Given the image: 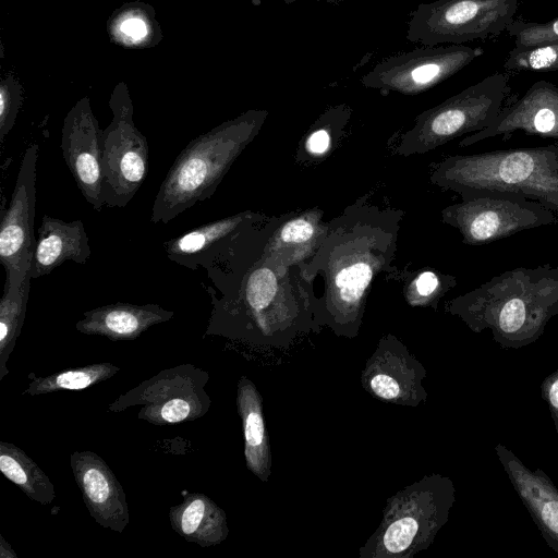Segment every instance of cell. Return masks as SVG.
Listing matches in <instances>:
<instances>
[{"label": "cell", "mask_w": 558, "mask_h": 558, "mask_svg": "<svg viewBox=\"0 0 558 558\" xmlns=\"http://www.w3.org/2000/svg\"><path fill=\"white\" fill-rule=\"evenodd\" d=\"M264 219L207 276L220 296L210 293L213 310L205 335L288 349L299 336L318 333L322 327L302 267L288 265L267 250Z\"/></svg>", "instance_id": "cell-1"}, {"label": "cell", "mask_w": 558, "mask_h": 558, "mask_svg": "<svg viewBox=\"0 0 558 558\" xmlns=\"http://www.w3.org/2000/svg\"><path fill=\"white\" fill-rule=\"evenodd\" d=\"M401 218V211L360 201L328 222L316 253L302 266L308 284L317 277L323 283L314 301L320 327L349 339L359 335L371 284L395 257Z\"/></svg>", "instance_id": "cell-2"}, {"label": "cell", "mask_w": 558, "mask_h": 558, "mask_svg": "<svg viewBox=\"0 0 558 558\" xmlns=\"http://www.w3.org/2000/svg\"><path fill=\"white\" fill-rule=\"evenodd\" d=\"M472 331L489 330L502 349H521L558 315V266L517 267L494 276L446 305Z\"/></svg>", "instance_id": "cell-3"}, {"label": "cell", "mask_w": 558, "mask_h": 558, "mask_svg": "<svg viewBox=\"0 0 558 558\" xmlns=\"http://www.w3.org/2000/svg\"><path fill=\"white\" fill-rule=\"evenodd\" d=\"M268 112L252 110L192 140L174 159L155 196L149 221L168 223L210 198L255 138Z\"/></svg>", "instance_id": "cell-4"}, {"label": "cell", "mask_w": 558, "mask_h": 558, "mask_svg": "<svg viewBox=\"0 0 558 558\" xmlns=\"http://www.w3.org/2000/svg\"><path fill=\"white\" fill-rule=\"evenodd\" d=\"M430 182L459 195L474 190L520 194L558 214V144L449 156Z\"/></svg>", "instance_id": "cell-5"}, {"label": "cell", "mask_w": 558, "mask_h": 558, "mask_svg": "<svg viewBox=\"0 0 558 558\" xmlns=\"http://www.w3.org/2000/svg\"><path fill=\"white\" fill-rule=\"evenodd\" d=\"M456 501L450 477L425 475L386 500L383 519L360 558H412L427 549L447 523Z\"/></svg>", "instance_id": "cell-6"}, {"label": "cell", "mask_w": 558, "mask_h": 558, "mask_svg": "<svg viewBox=\"0 0 558 558\" xmlns=\"http://www.w3.org/2000/svg\"><path fill=\"white\" fill-rule=\"evenodd\" d=\"M509 90L507 75L496 72L423 111L400 136L396 154H425L453 138L484 130L498 117Z\"/></svg>", "instance_id": "cell-7"}, {"label": "cell", "mask_w": 558, "mask_h": 558, "mask_svg": "<svg viewBox=\"0 0 558 558\" xmlns=\"http://www.w3.org/2000/svg\"><path fill=\"white\" fill-rule=\"evenodd\" d=\"M460 196V203L441 210V219L469 245L488 244L557 221V213L520 194L474 190Z\"/></svg>", "instance_id": "cell-8"}, {"label": "cell", "mask_w": 558, "mask_h": 558, "mask_svg": "<svg viewBox=\"0 0 558 558\" xmlns=\"http://www.w3.org/2000/svg\"><path fill=\"white\" fill-rule=\"evenodd\" d=\"M518 0H435L418 4L408 20L405 38L422 46L464 45L506 31Z\"/></svg>", "instance_id": "cell-9"}, {"label": "cell", "mask_w": 558, "mask_h": 558, "mask_svg": "<svg viewBox=\"0 0 558 558\" xmlns=\"http://www.w3.org/2000/svg\"><path fill=\"white\" fill-rule=\"evenodd\" d=\"M209 373L192 364L160 371L108 405L109 412L140 407L137 417L156 426L191 422L204 416L211 399L205 390Z\"/></svg>", "instance_id": "cell-10"}, {"label": "cell", "mask_w": 558, "mask_h": 558, "mask_svg": "<svg viewBox=\"0 0 558 558\" xmlns=\"http://www.w3.org/2000/svg\"><path fill=\"white\" fill-rule=\"evenodd\" d=\"M481 47L466 45L422 46L376 63L361 84L381 94L417 95L451 77L481 57Z\"/></svg>", "instance_id": "cell-11"}, {"label": "cell", "mask_w": 558, "mask_h": 558, "mask_svg": "<svg viewBox=\"0 0 558 558\" xmlns=\"http://www.w3.org/2000/svg\"><path fill=\"white\" fill-rule=\"evenodd\" d=\"M38 144H31L21 160L9 207L0 222V262L5 270L4 288H20L32 278L35 250L36 173Z\"/></svg>", "instance_id": "cell-12"}, {"label": "cell", "mask_w": 558, "mask_h": 558, "mask_svg": "<svg viewBox=\"0 0 558 558\" xmlns=\"http://www.w3.org/2000/svg\"><path fill=\"white\" fill-rule=\"evenodd\" d=\"M101 153L105 206L123 208L146 179L148 142L130 116L121 113L102 132Z\"/></svg>", "instance_id": "cell-13"}, {"label": "cell", "mask_w": 558, "mask_h": 558, "mask_svg": "<svg viewBox=\"0 0 558 558\" xmlns=\"http://www.w3.org/2000/svg\"><path fill=\"white\" fill-rule=\"evenodd\" d=\"M426 369L393 335L380 338L361 374L363 389L375 399L417 407L427 398L423 380Z\"/></svg>", "instance_id": "cell-14"}, {"label": "cell", "mask_w": 558, "mask_h": 558, "mask_svg": "<svg viewBox=\"0 0 558 558\" xmlns=\"http://www.w3.org/2000/svg\"><path fill=\"white\" fill-rule=\"evenodd\" d=\"M263 218L250 210L234 214L166 241L163 250L171 262L209 272L233 253L244 233Z\"/></svg>", "instance_id": "cell-15"}, {"label": "cell", "mask_w": 558, "mask_h": 558, "mask_svg": "<svg viewBox=\"0 0 558 558\" xmlns=\"http://www.w3.org/2000/svg\"><path fill=\"white\" fill-rule=\"evenodd\" d=\"M70 466L90 517L100 526L122 533L130 523L129 505L107 462L90 450L74 451Z\"/></svg>", "instance_id": "cell-16"}, {"label": "cell", "mask_w": 558, "mask_h": 558, "mask_svg": "<svg viewBox=\"0 0 558 558\" xmlns=\"http://www.w3.org/2000/svg\"><path fill=\"white\" fill-rule=\"evenodd\" d=\"M515 131L558 140V86L537 81L517 101L502 107L498 117L484 130L465 136L460 146L508 135Z\"/></svg>", "instance_id": "cell-17"}, {"label": "cell", "mask_w": 558, "mask_h": 558, "mask_svg": "<svg viewBox=\"0 0 558 558\" xmlns=\"http://www.w3.org/2000/svg\"><path fill=\"white\" fill-rule=\"evenodd\" d=\"M101 135L96 120L80 112L65 121L60 142L63 159L78 190L97 211L105 206Z\"/></svg>", "instance_id": "cell-18"}, {"label": "cell", "mask_w": 558, "mask_h": 558, "mask_svg": "<svg viewBox=\"0 0 558 558\" xmlns=\"http://www.w3.org/2000/svg\"><path fill=\"white\" fill-rule=\"evenodd\" d=\"M495 451L546 544L558 555V488L543 470L529 469L501 444Z\"/></svg>", "instance_id": "cell-19"}, {"label": "cell", "mask_w": 558, "mask_h": 558, "mask_svg": "<svg viewBox=\"0 0 558 558\" xmlns=\"http://www.w3.org/2000/svg\"><path fill=\"white\" fill-rule=\"evenodd\" d=\"M173 316V311L158 304L116 302L84 312L75 328L81 333L101 336L111 341L134 340Z\"/></svg>", "instance_id": "cell-20"}, {"label": "cell", "mask_w": 558, "mask_h": 558, "mask_svg": "<svg viewBox=\"0 0 558 558\" xmlns=\"http://www.w3.org/2000/svg\"><path fill=\"white\" fill-rule=\"evenodd\" d=\"M90 255L89 239L82 220L63 221L44 215L37 229L31 276L49 275L66 260L85 265Z\"/></svg>", "instance_id": "cell-21"}, {"label": "cell", "mask_w": 558, "mask_h": 558, "mask_svg": "<svg viewBox=\"0 0 558 558\" xmlns=\"http://www.w3.org/2000/svg\"><path fill=\"white\" fill-rule=\"evenodd\" d=\"M323 214L308 210L289 214L265 222V245L291 266H304L316 253L328 222Z\"/></svg>", "instance_id": "cell-22"}, {"label": "cell", "mask_w": 558, "mask_h": 558, "mask_svg": "<svg viewBox=\"0 0 558 558\" xmlns=\"http://www.w3.org/2000/svg\"><path fill=\"white\" fill-rule=\"evenodd\" d=\"M169 521L177 534L204 548L221 544L229 535L226 512L202 493L187 494L182 502L171 506Z\"/></svg>", "instance_id": "cell-23"}, {"label": "cell", "mask_w": 558, "mask_h": 558, "mask_svg": "<svg viewBox=\"0 0 558 558\" xmlns=\"http://www.w3.org/2000/svg\"><path fill=\"white\" fill-rule=\"evenodd\" d=\"M236 409L242 422L246 468L262 482L271 473V453L263 413V400L255 384L242 376L236 385Z\"/></svg>", "instance_id": "cell-24"}, {"label": "cell", "mask_w": 558, "mask_h": 558, "mask_svg": "<svg viewBox=\"0 0 558 558\" xmlns=\"http://www.w3.org/2000/svg\"><path fill=\"white\" fill-rule=\"evenodd\" d=\"M0 471L29 499L48 506L56 497L54 486L44 470L20 447L0 441Z\"/></svg>", "instance_id": "cell-25"}, {"label": "cell", "mask_w": 558, "mask_h": 558, "mask_svg": "<svg viewBox=\"0 0 558 558\" xmlns=\"http://www.w3.org/2000/svg\"><path fill=\"white\" fill-rule=\"evenodd\" d=\"M121 368L109 362L95 363L38 376L29 373V384L22 395L39 396L64 390H83L113 377Z\"/></svg>", "instance_id": "cell-26"}, {"label": "cell", "mask_w": 558, "mask_h": 558, "mask_svg": "<svg viewBox=\"0 0 558 558\" xmlns=\"http://www.w3.org/2000/svg\"><path fill=\"white\" fill-rule=\"evenodd\" d=\"M31 279L20 288H4L0 300V381L9 374L8 361L25 319Z\"/></svg>", "instance_id": "cell-27"}, {"label": "cell", "mask_w": 558, "mask_h": 558, "mask_svg": "<svg viewBox=\"0 0 558 558\" xmlns=\"http://www.w3.org/2000/svg\"><path fill=\"white\" fill-rule=\"evenodd\" d=\"M454 286L456 279L452 276L426 270L421 272L407 289L405 298L412 306L437 308L439 300Z\"/></svg>", "instance_id": "cell-28"}, {"label": "cell", "mask_w": 558, "mask_h": 558, "mask_svg": "<svg viewBox=\"0 0 558 558\" xmlns=\"http://www.w3.org/2000/svg\"><path fill=\"white\" fill-rule=\"evenodd\" d=\"M506 32L514 37L513 49L518 50L558 43V16L544 23L513 19Z\"/></svg>", "instance_id": "cell-29"}, {"label": "cell", "mask_w": 558, "mask_h": 558, "mask_svg": "<svg viewBox=\"0 0 558 558\" xmlns=\"http://www.w3.org/2000/svg\"><path fill=\"white\" fill-rule=\"evenodd\" d=\"M504 68L508 71H558V43L530 49H512L505 60Z\"/></svg>", "instance_id": "cell-30"}, {"label": "cell", "mask_w": 558, "mask_h": 558, "mask_svg": "<svg viewBox=\"0 0 558 558\" xmlns=\"http://www.w3.org/2000/svg\"><path fill=\"white\" fill-rule=\"evenodd\" d=\"M541 396L548 405L555 429L558 434V368L542 381Z\"/></svg>", "instance_id": "cell-31"}, {"label": "cell", "mask_w": 558, "mask_h": 558, "mask_svg": "<svg viewBox=\"0 0 558 558\" xmlns=\"http://www.w3.org/2000/svg\"><path fill=\"white\" fill-rule=\"evenodd\" d=\"M122 31L134 39L144 37L147 33L144 22L140 19H130L122 24Z\"/></svg>", "instance_id": "cell-32"}, {"label": "cell", "mask_w": 558, "mask_h": 558, "mask_svg": "<svg viewBox=\"0 0 558 558\" xmlns=\"http://www.w3.org/2000/svg\"><path fill=\"white\" fill-rule=\"evenodd\" d=\"M0 557L1 558H16L17 555L13 551L9 543L5 542L4 537L0 535Z\"/></svg>", "instance_id": "cell-33"}, {"label": "cell", "mask_w": 558, "mask_h": 558, "mask_svg": "<svg viewBox=\"0 0 558 558\" xmlns=\"http://www.w3.org/2000/svg\"><path fill=\"white\" fill-rule=\"evenodd\" d=\"M280 1H282L286 4H291V3H294V2L300 1V0H280ZM314 1H322V2H326V3H330V4H339L343 0H314Z\"/></svg>", "instance_id": "cell-34"}]
</instances>
